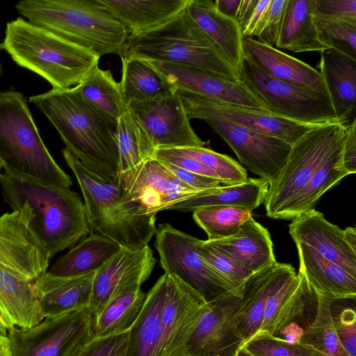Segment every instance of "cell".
Here are the masks:
<instances>
[{
	"label": "cell",
	"instance_id": "cell-23",
	"mask_svg": "<svg viewBox=\"0 0 356 356\" xmlns=\"http://www.w3.org/2000/svg\"><path fill=\"white\" fill-rule=\"evenodd\" d=\"M95 272L60 277L46 272L33 283L44 318L88 307Z\"/></svg>",
	"mask_w": 356,
	"mask_h": 356
},
{
	"label": "cell",
	"instance_id": "cell-11",
	"mask_svg": "<svg viewBox=\"0 0 356 356\" xmlns=\"http://www.w3.org/2000/svg\"><path fill=\"white\" fill-rule=\"evenodd\" d=\"M155 235V248L165 273L178 277L207 302L234 291L200 256L195 248L197 238L168 223L160 224Z\"/></svg>",
	"mask_w": 356,
	"mask_h": 356
},
{
	"label": "cell",
	"instance_id": "cell-51",
	"mask_svg": "<svg viewBox=\"0 0 356 356\" xmlns=\"http://www.w3.org/2000/svg\"><path fill=\"white\" fill-rule=\"evenodd\" d=\"M342 165L349 175L356 172V121L346 125L342 149Z\"/></svg>",
	"mask_w": 356,
	"mask_h": 356
},
{
	"label": "cell",
	"instance_id": "cell-8",
	"mask_svg": "<svg viewBox=\"0 0 356 356\" xmlns=\"http://www.w3.org/2000/svg\"><path fill=\"white\" fill-rule=\"evenodd\" d=\"M346 125L339 122L317 125L291 145L280 175L268 186L264 202L268 217L281 218L325 156L345 136Z\"/></svg>",
	"mask_w": 356,
	"mask_h": 356
},
{
	"label": "cell",
	"instance_id": "cell-39",
	"mask_svg": "<svg viewBox=\"0 0 356 356\" xmlns=\"http://www.w3.org/2000/svg\"><path fill=\"white\" fill-rule=\"evenodd\" d=\"M146 294L137 289L127 291L109 302L93 318L94 337H104L128 332L137 320Z\"/></svg>",
	"mask_w": 356,
	"mask_h": 356
},
{
	"label": "cell",
	"instance_id": "cell-33",
	"mask_svg": "<svg viewBox=\"0 0 356 356\" xmlns=\"http://www.w3.org/2000/svg\"><path fill=\"white\" fill-rule=\"evenodd\" d=\"M120 82L127 106L170 95L176 90L163 74L147 60L135 56H123Z\"/></svg>",
	"mask_w": 356,
	"mask_h": 356
},
{
	"label": "cell",
	"instance_id": "cell-37",
	"mask_svg": "<svg viewBox=\"0 0 356 356\" xmlns=\"http://www.w3.org/2000/svg\"><path fill=\"white\" fill-rule=\"evenodd\" d=\"M115 136L119 173L130 170L153 158L156 149L140 122L130 111L127 110L117 120Z\"/></svg>",
	"mask_w": 356,
	"mask_h": 356
},
{
	"label": "cell",
	"instance_id": "cell-43",
	"mask_svg": "<svg viewBox=\"0 0 356 356\" xmlns=\"http://www.w3.org/2000/svg\"><path fill=\"white\" fill-rule=\"evenodd\" d=\"M195 248L200 256L222 277L229 288L242 294L245 282L254 273L227 255L197 239Z\"/></svg>",
	"mask_w": 356,
	"mask_h": 356
},
{
	"label": "cell",
	"instance_id": "cell-10",
	"mask_svg": "<svg viewBox=\"0 0 356 356\" xmlns=\"http://www.w3.org/2000/svg\"><path fill=\"white\" fill-rule=\"evenodd\" d=\"M88 308L45 318L30 328L8 331L13 356H76L94 337Z\"/></svg>",
	"mask_w": 356,
	"mask_h": 356
},
{
	"label": "cell",
	"instance_id": "cell-16",
	"mask_svg": "<svg viewBox=\"0 0 356 356\" xmlns=\"http://www.w3.org/2000/svg\"><path fill=\"white\" fill-rule=\"evenodd\" d=\"M118 184L133 201L149 215L168 210L197 192L181 181L163 163L150 158L136 168L118 174Z\"/></svg>",
	"mask_w": 356,
	"mask_h": 356
},
{
	"label": "cell",
	"instance_id": "cell-3",
	"mask_svg": "<svg viewBox=\"0 0 356 356\" xmlns=\"http://www.w3.org/2000/svg\"><path fill=\"white\" fill-rule=\"evenodd\" d=\"M62 154L81 191L91 233L105 236L123 248L148 245L156 232V216L148 214L131 200L118 181L102 178L65 148Z\"/></svg>",
	"mask_w": 356,
	"mask_h": 356
},
{
	"label": "cell",
	"instance_id": "cell-1",
	"mask_svg": "<svg viewBox=\"0 0 356 356\" xmlns=\"http://www.w3.org/2000/svg\"><path fill=\"white\" fill-rule=\"evenodd\" d=\"M29 101L54 125L67 150L102 178L118 181L117 122L88 104L76 86L52 88Z\"/></svg>",
	"mask_w": 356,
	"mask_h": 356
},
{
	"label": "cell",
	"instance_id": "cell-9",
	"mask_svg": "<svg viewBox=\"0 0 356 356\" xmlns=\"http://www.w3.org/2000/svg\"><path fill=\"white\" fill-rule=\"evenodd\" d=\"M240 74L241 80L261 99L270 113L307 124L339 122L328 93L277 80L245 57Z\"/></svg>",
	"mask_w": 356,
	"mask_h": 356
},
{
	"label": "cell",
	"instance_id": "cell-28",
	"mask_svg": "<svg viewBox=\"0 0 356 356\" xmlns=\"http://www.w3.org/2000/svg\"><path fill=\"white\" fill-rule=\"evenodd\" d=\"M320 54L318 72L338 122L345 124L355 108L356 59L333 49Z\"/></svg>",
	"mask_w": 356,
	"mask_h": 356
},
{
	"label": "cell",
	"instance_id": "cell-34",
	"mask_svg": "<svg viewBox=\"0 0 356 356\" xmlns=\"http://www.w3.org/2000/svg\"><path fill=\"white\" fill-rule=\"evenodd\" d=\"M345 136L346 134L325 156L307 184L288 205L280 219H293L314 209L317 201L327 191L348 175L342 165Z\"/></svg>",
	"mask_w": 356,
	"mask_h": 356
},
{
	"label": "cell",
	"instance_id": "cell-18",
	"mask_svg": "<svg viewBox=\"0 0 356 356\" xmlns=\"http://www.w3.org/2000/svg\"><path fill=\"white\" fill-rule=\"evenodd\" d=\"M241 296L227 291L207 303L188 344L189 356H236L243 346L234 326Z\"/></svg>",
	"mask_w": 356,
	"mask_h": 356
},
{
	"label": "cell",
	"instance_id": "cell-4",
	"mask_svg": "<svg viewBox=\"0 0 356 356\" xmlns=\"http://www.w3.org/2000/svg\"><path fill=\"white\" fill-rule=\"evenodd\" d=\"M15 8L29 22L100 57H121L129 36L100 0H23Z\"/></svg>",
	"mask_w": 356,
	"mask_h": 356
},
{
	"label": "cell",
	"instance_id": "cell-46",
	"mask_svg": "<svg viewBox=\"0 0 356 356\" xmlns=\"http://www.w3.org/2000/svg\"><path fill=\"white\" fill-rule=\"evenodd\" d=\"M129 331L104 337L93 338L76 356H126Z\"/></svg>",
	"mask_w": 356,
	"mask_h": 356
},
{
	"label": "cell",
	"instance_id": "cell-29",
	"mask_svg": "<svg viewBox=\"0 0 356 356\" xmlns=\"http://www.w3.org/2000/svg\"><path fill=\"white\" fill-rule=\"evenodd\" d=\"M186 10L240 73L244 56L236 20L220 13L211 0H190Z\"/></svg>",
	"mask_w": 356,
	"mask_h": 356
},
{
	"label": "cell",
	"instance_id": "cell-27",
	"mask_svg": "<svg viewBox=\"0 0 356 356\" xmlns=\"http://www.w3.org/2000/svg\"><path fill=\"white\" fill-rule=\"evenodd\" d=\"M190 0H100L129 36L159 28L186 10Z\"/></svg>",
	"mask_w": 356,
	"mask_h": 356
},
{
	"label": "cell",
	"instance_id": "cell-35",
	"mask_svg": "<svg viewBox=\"0 0 356 356\" xmlns=\"http://www.w3.org/2000/svg\"><path fill=\"white\" fill-rule=\"evenodd\" d=\"M121 247L108 238L91 233L51 266L49 273L67 277L96 272L115 254Z\"/></svg>",
	"mask_w": 356,
	"mask_h": 356
},
{
	"label": "cell",
	"instance_id": "cell-53",
	"mask_svg": "<svg viewBox=\"0 0 356 356\" xmlns=\"http://www.w3.org/2000/svg\"><path fill=\"white\" fill-rule=\"evenodd\" d=\"M303 332L304 330L297 323H291L280 331L277 337L289 343H296L299 342Z\"/></svg>",
	"mask_w": 356,
	"mask_h": 356
},
{
	"label": "cell",
	"instance_id": "cell-15",
	"mask_svg": "<svg viewBox=\"0 0 356 356\" xmlns=\"http://www.w3.org/2000/svg\"><path fill=\"white\" fill-rule=\"evenodd\" d=\"M156 262L149 245L139 249L121 248L95 272L88 307L92 317L118 296L140 289L151 275Z\"/></svg>",
	"mask_w": 356,
	"mask_h": 356
},
{
	"label": "cell",
	"instance_id": "cell-56",
	"mask_svg": "<svg viewBox=\"0 0 356 356\" xmlns=\"http://www.w3.org/2000/svg\"><path fill=\"white\" fill-rule=\"evenodd\" d=\"M0 356H13L11 343L8 332L0 327Z\"/></svg>",
	"mask_w": 356,
	"mask_h": 356
},
{
	"label": "cell",
	"instance_id": "cell-48",
	"mask_svg": "<svg viewBox=\"0 0 356 356\" xmlns=\"http://www.w3.org/2000/svg\"><path fill=\"white\" fill-rule=\"evenodd\" d=\"M287 0H270L261 31L257 39L276 47L282 31Z\"/></svg>",
	"mask_w": 356,
	"mask_h": 356
},
{
	"label": "cell",
	"instance_id": "cell-36",
	"mask_svg": "<svg viewBox=\"0 0 356 356\" xmlns=\"http://www.w3.org/2000/svg\"><path fill=\"white\" fill-rule=\"evenodd\" d=\"M314 0H287L278 49L292 52L319 51L326 49L318 39L314 22Z\"/></svg>",
	"mask_w": 356,
	"mask_h": 356
},
{
	"label": "cell",
	"instance_id": "cell-2",
	"mask_svg": "<svg viewBox=\"0 0 356 356\" xmlns=\"http://www.w3.org/2000/svg\"><path fill=\"white\" fill-rule=\"evenodd\" d=\"M4 202L15 210L26 204L30 225L51 259L90 233L84 204L70 188L49 186L1 173Z\"/></svg>",
	"mask_w": 356,
	"mask_h": 356
},
{
	"label": "cell",
	"instance_id": "cell-58",
	"mask_svg": "<svg viewBox=\"0 0 356 356\" xmlns=\"http://www.w3.org/2000/svg\"><path fill=\"white\" fill-rule=\"evenodd\" d=\"M236 356H252L244 348H241L236 353Z\"/></svg>",
	"mask_w": 356,
	"mask_h": 356
},
{
	"label": "cell",
	"instance_id": "cell-38",
	"mask_svg": "<svg viewBox=\"0 0 356 356\" xmlns=\"http://www.w3.org/2000/svg\"><path fill=\"white\" fill-rule=\"evenodd\" d=\"M76 86L88 104L115 122L127 111L120 82L110 70L97 66Z\"/></svg>",
	"mask_w": 356,
	"mask_h": 356
},
{
	"label": "cell",
	"instance_id": "cell-5",
	"mask_svg": "<svg viewBox=\"0 0 356 356\" xmlns=\"http://www.w3.org/2000/svg\"><path fill=\"white\" fill-rule=\"evenodd\" d=\"M15 63L46 79L54 89L79 85L100 56L22 17L6 24L1 43Z\"/></svg>",
	"mask_w": 356,
	"mask_h": 356
},
{
	"label": "cell",
	"instance_id": "cell-50",
	"mask_svg": "<svg viewBox=\"0 0 356 356\" xmlns=\"http://www.w3.org/2000/svg\"><path fill=\"white\" fill-rule=\"evenodd\" d=\"M161 163L181 181L197 191L214 188L221 184L220 180L217 179L200 175L170 163Z\"/></svg>",
	"mask_w": 356,
	"mask_h": 356
},
{
	"label": "cell",
	"instance_id": "cell-13",
	"mask_svg": "<svg viewBox=\"0 0 356 356\" xmlns=\"http://www.w3.org/2000/svg\"><path fill=\"white\" fill-rule=\"evenodd\" d=\"M232 149L253 174L273 184L284 167L291 145L273 136L254 131L223 118L203 119Z\"/></svg>",
	"mask_w": 356,
	"mask_h": 356
},
{
	"label": "cell",
	"instance_id": "cell-44",
	"mask_svg": "<svg viewBox=\"0 0 356 356\" xmlns=\"http://www.w3.org/2000/svg\"><path fill=\"white\" fill-rule=\"evenodd\" d=\"M318 39L326 49H333L356 59V23L313 17Z\"/></svg>",
	"mask_w": 356,
	"mask_h": 356
},
{
	"label": "cell",
	"instance_id": "cell-17",
	"mask_svg": "<svg viewBox=\"0 0 356 356\" xmlns=\"http://www.w3.org/2000/svg\"><path fill=\"white\" fill-rule=\"evenodd\" d=\"M140 122L156 149L204 147L190 124L177 91L166 97L127 107Z\"/></svg>",
	"mask_w": 356,
	"mask_h": 356
},
{
	"label": "cell",
	"instance_id": "cell-25",
	"mask_svg": "<svg viewBox=\"0 0 356 356\" xmlns=\"http://www.w3.org/2000/svg\"><path fill=\"white\" fill-rule=\"evenodd\" d=\"M299 270L316 296L332 302L355 300L356 276L326 259L305 244L296 243Z\"/></svg>",
	"mask_w": 356,
	"mask_h": 356
},
{
	"label": "cell",
	"instance_id": "cell-19",
	"mask_svg": "<svg viewBox=\"0 0 356 356\" xmlns=\"http://www.w3.org/2000/svg\"><path fill=\"white\" fill-rule=\"evenodd\" d=\"M147 61L164 76L175 90L198 95L220 103L270 113L261 99L242 80L232 82L199 68Z\"/></svg>",
	"mask_w": 356,
	"mask_h": 356
},
{
	"label": "cell",
	"instance_id": "cell-40",
	"mask_svg": "<svg viewBox=\"0 0 356 356\" xmlns=\"http://www.w3.org/2000/svg\"><path fill=\"white\" fill-rule=\"evenodd\" d=\"M332 302L316 296V312L299 341L325 356H350L337 336L332 311Z\"/></svg>",
	"mask_w": 356,
	"mask_h": 356
},
{
	"label": "cell",
	"instance_id": "cell-55",
	"mask_svg": "<svg viewBox=\"0 0 356 356\" xmlns=\"http://www.w3.org/2000/svg\"><path fill=\"white\" fill-rule=\"evenodd\" d=\"M257 0H241L236 16V22L241 29L244 27L254 10Z\"/></svg>",
	"mask_w": 356,
	"mask_h": 356
},
{
	"label": "cell",
	"instance_id": "cell-14",
	"mask_svg": "<svg viewBox=\"0 0 356 356\" xmlns=\"http://www.w3.org/2000/svg\"><path fill=\"white\" fill-rule=\"evenodd\" d=\"M176 91L189 119L223 118L254 131L277 138L291 145L307 131L321 124L300 122L270 113L218 102L182 90Z\"/></svg>",
	"mask_w": 356,
	"mask_h": 356
},
{
	"label": "cell",
	"instance_id": "cell-12",
	"mask_svg": "<svg viewBox=\"0 0 356 356\" xmlns=\"http://www.w3.org/2000/svg\"><path fill=\"white\" fill-rule=\"evenodd\" d=\"M165 274L161 338L156 356H189L188 342L207 302L178 277Z\"/></svg>",
	"mask_w": 356,
	"mask_h": 356
},
{
	"label": "cell",
	"instance_id": "cell-41",
	"mask_svg": "<svg viewBox=\"0 0 356 356\" xmlns=\"http://www.w3.org/2000/svg\"><path fill=\"white\" fill-rule=\"evenodd\" d=\"M251 216L252 211L230 206L207 207L193 211L194 220L207 233L209 241L236 234L243 223Z\"/></svg>",
	"mask_w": 356,
	"mask_h": 356
},
{
	"label": "cell",
	"instance_id": "cell-60",
	"mask_svg": "<svg viewBox=\"0 0 356 356\" xmlns=\"http://www.w3.org/2000/svg\"><path fill=\"white\" fill-rule=\"evenodd\" d=\"M1 169H2V165H1V163H0V176H1Z\"/></svg>",
	"mask_w": 356,
	"mask_h": 356
},
{
	"label": "cell",
	"instance_id": "cell-6",
	"mask_svg": "<svg viewBox=\"0 0 356 356\" xmlns=\"http://www.w3.org/2000/svg\"><path fill=\"white\" fill-rule=\"evenodd\" d=\"M0 163L5 172L40 184L70 188V177L43 143L19 92H0Z\"/></svg>",
	"mask_w": 356,
	"mask_h": 356
},
{
	"label": "cell",
	"instance_id": "cell-24",
	"mask_svg": "<svg viewBox=\"0 0 356 356\" xmlns=\"http://www.w3.org/2000/svg\"><path fill=\"white\" fill-rule=\"evenodd\" d=\"M43 319L33 282L0 264V327L30 328Z\"/></svg>",
	"mask_w": 356,
	"mask_h": 356
},
{
	"label": "cell",
	"instance_id": "cell-42",
	"mask_svg": "<svg viewBox=\"0 0 356 356\" xmlns=\"http://www.w3.org/2000/svg\"><path fill=\"white\" fill-rule=\"evenodd\" d=\"M175 152L191 157L211 170L222 185H234L248 179L246 170L227 155L204 147L173 148Z\"/></svg>",
	"mask_w": 356,
	"mask_h": 356
},
{
	"label": "cell",
	"instance_id": "cell-31",
	"mask_svg": "<svg viewBox=\"0 0 356 356\" xmlns=\"http://www.w3.org/2000/svg\"><path fill=\"white\" fill-rule=\"evenodd\" d=\"M269 184L261 178H248L241 184L220 185L197 192L195 195L172 205L168 210L182 212L197 209L230 206L246 209L250 211L264 202Z\"/></svg>",
	"mask_w": 356,
	"mask_h": 356
},
{
	"label": "cell",
	"instance_id": "cell-49",
	"mask_svg": "<svg viewBox=\"0 0 356 356\" xmlns=\"http://www.w3.org/2000/svg\"><path fill=\"white\" fill-rule=\"evenodd\" d=\"M339 339L350 356H356V312L354 308L346 307L337 316L333 315Z\"/></svg>",
	"mask_w": 356,
	"mask_h": 356
},
{
	"label": "cell",
	"instance_id": "cell-22",
	"mask_svg": "<svg viewBox=\"0 0 356 356\" xmlns=\"http://www.w3.org/2000/svg\"><path fill=\"white\" fill-rule=\"evenodd\" d=\"M244 57L268 75L293 86L328 93L321 74L307 63L257 39L243 38Z\"/></svg>",
	"mask_w": 356,
	"mask_h": 356
},
{
	"label": "cell",
	"instance_id": "cell-32",
	"mask_svg": "<svg viewBox=\"0 0 356 356\" xmlns=\"http://www.w3.org/2000/svg\"><path fill=\"white\" fill-rule=\"evenodd\" d=\"M165 291L164 273L146 294L143 309L129 330L126 356H156L161 338Z\"/></svg>",
	"mask_w": 356,
	"mask_h": 356
},
{
	"label": "cell",
	"instance_id": "cell-20",
	"mask_svg": "<svg viewBox=\"0 0 356 356\" xmlns=\"http://www.w3.org/2000/svg\"><path fill=\"white\" fill-rule=\"evenodd\" d=\"M316 296L309 287L303 275L291 264H282L280 272L268 298L261 328L277 336L291 323H297Z\"/></svg>",
	"mask_w": 356,
	"mask_h": 356
},
{
	"label": "cell",
	"instance_id": "cell-45",
	"mask_svg": "<svg viewBox=\"0 0 356 356\" xmlns=\"http://www.w3.org/2000/svg\"><path fill=\"white\" fill-rule=\"evenodd\" d=\"M241 348L252 356H325L307 345L289 343L263 331L255 334Z\"/></svg>",
	"mask_w": 356,
	"mask_h": 356
},
{
	"label": "cell",
	"instance_id": "cell-59",
	"mask_svg": "<svg viewBox=\"0 0 356 356\" xmlns=\"http://www.w3.org/2000/svg\"><path fill=\"white\" fill-rule=\"evenodd\" d=\"M0 49H2L1 44H0ZM1 73H2V66H1V64L0 63V76L1 75Z\"/></svg>",
	"mask_w": 356,
	"mask_h": 356
},
{
	"label": "cell",
	"instance_id": "cell-52",
	"mask_svg": "<svg viewBox=\"0 0 356 356\" xmlns=\"http://www.w3.org/2000/svg\"><path fill=\"white\" fill-rule=\"evenodd\" d=\"M270 0H257L250 18L241 29L243 38L257 37L263 27Z\"/></svg>",
	"mask_w": 356,
	"mask_h": 356
},
{
	"label": "cell",
	"instance_id": "cell-21",
	"mask_svg": "<svg viewBox=\"0 0 356 356\" xmlns=\"http://www.w3.org/2000/svg\"><path fill=\"white\" fill-rule=\"evenodd\" d=\"M295 243L310 247L326 259L356 276V252L346 242L343 229L328 222L316 210L302 213L289 227Z\"/></svg>",
	"mask_w": 356,
	"mask_h": 356
},
{
	"label": "cell",
	"instance_id": "cell-30",
	"mask_svg": "<svg viewBox=\"0 0 356 356\" xmlns=\"http://www.w3.org/2000/svg\"><path fill=\"white\" fill-rule=\"evenodd\" d=\"M282 264L276 261L254 273L243 285L234 321L236 333L242 340L243 346L261 328L266 302Z\"/></svg>",
	"mask_w": 356,
	"mask_h": 356
},
{
	"label": "cell",
	"instance_id": "cell-26",
	"mask_svg": "<svg viewBox=\"0 0 356 356\" xmlns=\"http://www.w3.org/2000/svg\"><path fill=\"white\" fill-rule=\"evenodd\" d=\"M206 243L254 273L276 262L273 244L266 228L252 216L234 235Z\"/></svg>",
	"mask_w": 356,
	"mask_h": 356
},
{
	"label": "cell",
	"instance_id": "cell-7",
	"mask_svg": "<svg viewBox=\"0 0 356 356\" xmlns=\"http://www.w3.org/2000/svg\"><path fill=\"white\" fill-rule=\"evenodd\" d=\"M123 56L199 68L232 82L241 81L240 73L186 10L156 29L129 36Z\"/></svg>",
	"mask_w": 356,
	"mask_h": 356
},
{
	"label": "cell",
	"instance_id": "cell-57",
	"mask_svg": "<svg viewBox=\"0 0 356 356\" xmlns=\"http://www.w3.org/2000/svg\"><path fill=\"white\" fill-rule=\"evenodd\" d=\"M344 238L350 246L356 252V229L355 227H348L343 229Z\"/></svg>",
	"mask_w": 356,
	"mask_h": 356
},
{
	"label": "cell",
	"instance_id": "cell-54",
	"mask_svg": "<svg viewBox=\"0 0 356 356\" xmlns=\"http://www.w3.org/2000/svg\"><path fill=\"white\" fill-rule=\"evenodd\" d=\"M241 0H216L214 6L222 15L236 20L237 13Z\"/></svg>",
	"mask_w": 356,
	"mask_h": 356
},
{
	"label": "cell",
	"instance_id": "cell-47",
	"mask_svg": "<svg viewBox=\"0 0 356 356\" xmlns=\"http://www.w3.org/2000/svg\"><path fill=\"white\" fill-rule=\"evenodd\" d=\"M312 15L356 23V0H314Z\"/></svg>",
	"mask_w": 356,
	"mask_h": 356
}]
</instances>
